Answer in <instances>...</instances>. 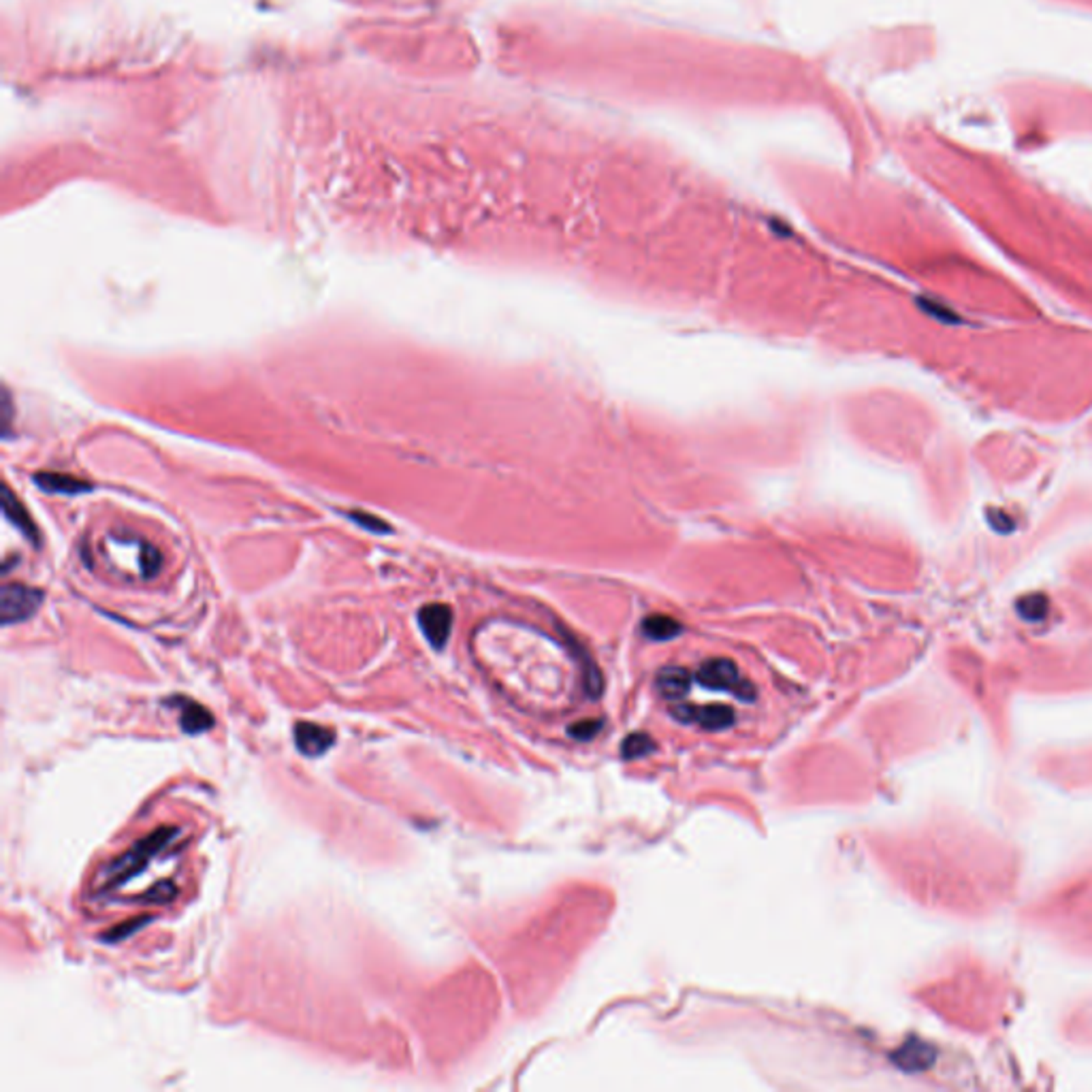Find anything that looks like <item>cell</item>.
Wrapping results in <instances>:
<instances>
[{
	"label": "cell",
	"instance_id": "30bf717a",
	"mask_svg": "<svg viewBox=\"0 0 1092 1092\" xmlns=\"http://www.w3.org/2000/svg\"><path fill=\"white\" fill-rule=\"evenodd\" d=\"M681 623L666 615H653L643 621V634L651 640H670L681 634Z\"/></svg>",
	"mask_w": 1092,
	"mask_h": 1092
},
{
	"label": "cell",
	"instance_id": "52a82bcc",
	"mask_svg": "<svg viewBox=\"0 0 1092 1092\" xmlns=\"http://www.w3.org/2000/svg\"><path fill=\"white\" fill-rule=\"evenodd\" d=\"M295 745L307 758H320L335 745V734L324 725L301 721L295 725Z\"/></svg>",
	"mask_w": 1092,
	"mask_h": 1092
},
{
	"label": "cell",
	"instance_id": "277c9868",
	"mask_svg": "<svg viewBox=\"0 0 1092 1092\" xmlns=\"http://www.w3.org/2000/svg\"><path fill=\"white\" fill-rule=\"evenodd\" d=\"M41 602H43V593L32 589V587L18 585V582L5 585L3 587V593H0L3 626H14V623H22L26 619H30L41 606Z\"/></svg>",
	"mask_w": 1092,
	"mask_h": 1092
},
{
	"label": "cell",
	"instance_id": "9c48e42d",
	"mask_svg": "<svg viewBox=\"0 0 1092 1092\" xmlns=\"http://www.w3.org/2000/svg\"><path fill=\"white\" fill-rule=\"evenodd\" d=\"M179 706H182V711H179V725H182L184 734L195 736V734L207 732V730L213 725L212 713H209L205 706L196 704V702L192 700H184V698L182 702H179Z\"/></svg>",
	"mask_w": 1092,
	"mask_h": 1092
},
{
	"label": "cell",
	"instance_id": "5b68a950",
	"mask_svg": "<svg viewBox=\"0 0 1092 1092\" xmlns=\"http://www.w3.org/2000/svg\"><path fill=\"white\" fill-rule=\"evenodd\" d=\"M672 715L683 724H696L704 730H725L734 724V711L725 704H676Z\"/></svg>",
	"mask_w": 1092,
	"mask_h": 1092
},
{
	"label": "cell",
	"instance_id": "3957f363",
	"mask_svg": "<svg viewBox=\"0 0 1092 1092\" xmlns=\"http://www.w3.org/2000/svg\"><path fill=\"white\" fill-rule=\"evenodd\" d=\"M696 681L702 687L715 689V692H730L745 702H751L755 698V689L742 679L732 659H709L696 672Z\"/></svg>",
	"mask_w": 1092,
	"mask_h": 1092
},
{
	"label": "cell",
	"instance_id": "7c38bea8",
	"mask_svg": "<svg viewBox=\"0 0 1092 1092\" xmlns=\"http://www.w3.org/2000/svg\"><path fill=\"white\" fill-rule=\"evenodd\" d=\"M3 498H5V499H3V504H5V515L9 516L11 523L18 525V527L22 529V532L26 533L28 538H32V540H35L36 532H35V527H32L30 516L26 515V510H24L22 504H19L18 499L14 498V495H11V491L7 487H5V495H3Z\"/></svg>",
	"mask_w": 1092,
	"mask_h": 1092
},
{
	"label": "cell",
	"instance_id": "4fadbf2b",
	"mask_svg": "<svg viewBox=\"0 0 1092 1092\" xmlns=\"http://www.w3.org/2000/svg\"><path fill=\"white\" fill-rule=\"evenodd\" d=\"M655 749V742L647 736L644 732H634L623 741L621 745V755L626 759H634L640 758V755H647Z\"/></svg>",
	"mask_w": 1092,
	"mask_h": 1092
},
{
	"label": "cell",
	"instance_id": "7a4b0ae2",
	"mask_svg": "<svg viewBox=\"0 0 1092 1092\" xmlns=\"http://www.w3.org/2000/svg\"><path fill=\"white\" fill-rule=\"evenodd\" d=\"M175 830L174 828H160V830L152 832L147 839L139 841L133 849L124 853L122 858H118L116 862L109 864V869H105V885L107 888H116V885H122L124 881L133 880L135 875H139L143 869L147 866V862L160 852V849H165V845L174 839Z\"/></svg>",
	"mask_w": 1092,
	"mask_h": 1092
},
{
	"label": "cell",
	"instance_id": "8fae6325",
	"mask_svg": "<svg viewBox=\"0 0 1092 1092\" xmlns=\"http://www.w3.org/2000/svg\"><path fill=\"white\" fill-rule=\"evenodd\" d=\"M36 483L41 484V488L53 491V494H81V491L90 488L81 480L64 474H39L36 476Z\"/></svg>",
	"mask_w": 1092,
	"mask_h": 1092
},
{
	"label": "cell",
	"instance_id": "6da1fadb",
	"mask_svg": "<svg viewBox=\"0 0 1092 1092\" xmlns=\"http://www.w3.org/2000/svg\"><path fill=\"white\" fill-rule=\"evenodd\" d=\"M101 555L113 570L129 572L141 581L154 576L160 568V555L156 549L124 533H107L101 542Z\"/></svg>",
	"mask_w": 1092,
	"mask_h": 1092
},
{
	"label": "cell",
	"instance_id": "8992f818",
	"mask_svg": "<svg viewBox=\"0 0 1092 1092\" xmlns=\"http://www.w3.org/2000/svg\"><path fill=\"white\" fill-rule=\"evenodd\" d=\"M418 626L433 648H444L453 630V610L446 604L422 606L418 613Z\"/></svg>",
	"mask_w": 1092,
	"mask_h": 1092
},
{
	"label": "cell",
	"instance_id": "5bb4252c",
	"mask_svg": "<svg viewBox=\"0 0 1092 1092\" xmlns=\"http://www.w3.org/2000/svg\"><path fill=\"white\" fill-rule=\"evenodd\" d=\"M599 728H602V721H578V724H574L570 728V736L589 741V738H593L599 732Z\"/></svg>",
	"mask_w": 1092,
	"mask_h": 1092
},
{
	"label": "cell",
	"instance_id": "ba28073f",
	"mask_svg": "<svg viewBox=\"0 0 1092 1092\" xmlns=\"http://www.w3.org/2000/svg\"><path fill=\"white\" fill-rule=\"evenodd\" d=\"M692 687V675L685 668L666 666L658 675V689L666 700H681Z\"/></svg>",
	"mask_w": 1092,
	"mask_h": 1092
},
{
	"label": "cell",
	"instance_id": "9a60e30c",
	"mask_svg": "<svg viewBox=\"0 0 1092 1092\" xmlns=\"http://www.w3.org/2000/svg\"><path fill=\"white\" fill-rule=\"evenodd\" d=\"M146 919H147V918H143L141 922H139V924H135V922H137V919H133V922H130L129 926H124V928H120V926L113 928L112 933L107 935L105 939H107V941H109V939H112V937H120V939H122V937H126V935H129V933H133V930H137V928L141 926V924H146Z\"/></svg>",
	"mask_w": 1092,
	"mask_h": 1092
}]
</instances>
